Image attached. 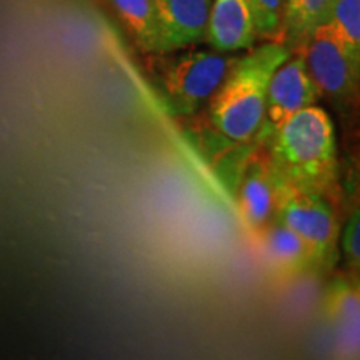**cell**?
Masks as SVG:
<instances>
[{
  "label": "cell",
  "mask_w": 360,
  "mask_h": 360,
  "mask_svg": "<svg viewBox=\"0 0 360 360\" xmlns=\"http://www.w3.org/2000/svg\"><path fill=\"white\" fill-rule=\"evenodd\" d=\"M264 262L277 277L289 278L312 267L307 245L289 227L274 219L257 232Z\"/></svg>",
  "instance_id": "cell-11"
},
{
  "label": "cell",
  "mask_w": 360,
  "mask_h": 360,
  "mask_svg": "<svg viewBox=\"0 0 360 360\" xmlns=\"http://www.w3.org/2000/svg\"><path fill=\"white\" fill-rule=\"evenodd\" d=\"M285 182L326 197L337 184V139L330 117L317 105L297 112L270 134L267 148Z\"/></svg>",
  "instance_id": "cell-1"
},
{
  "label": "cell",
  "mask_w": 360,
  "mask_h": 360,
  "mask_svg": "<svg viewBox=\"0 0 360 360\" xmlns=\"http://www.w3.org/2000/svg\"><path fill=\"white\" fill-rule=\"evenodd\" d=\"M326 315L339 360H359L360 292L359 283L339 277L326 294Z\"/></svg>",
  "instance_id": "cell-9"
},
{
  "label": "cell",
  "mask_w": 360,
  "mask_h": 360,
  "mask_svg": "<svg viewBox=\"0 0 360 360\" xmlns=\"http://www.w3.org/2000/svg\"><path fill=\"white\" fill-rule=\"evenodd\" d=\"M247 4L254 15L257 35L283 44L282 32L285 0H247Z\"/></svg>",
  "instance_id": "cell-15"
},
{
  "label": "cell",
  "mask_w": 360,
  "mask_h": 360,
  "mask_svg": "<svg viewBox=\"0 0 360 360\" xmlns=\"http://www.w3.org/2000/svg\"><path fill=\"white\" fill-rule=\"evenodd\" d=\"M321 97V90L309 75L302 53L294 51L270 77L262 129L265 127V132L270 135L297 112L315 105Z\"/></svg>",
  "instance_id": "cell-6"
},
{
  "label": "cell",
  "mask_w": 360,
  "mask_h": 360,
  "mask_svg": "<svg viewBox=\"0 0 360 360\" xmlns=\"http://www.w3.org/2000/svg\"><path fill=\"white\" fill-rule=\"evenodd\" d=\"M326 22L349 56L360 64V0H332Z\"/></svg>",
  "instance_id": "cell-14"
},
{
  "label": "cell",
  "mask_w": 360,
  "mask_h": 360,
  "mask_svg": "<svg viewBox=\"0 0 360 360\" xmlns=\"http://www.w3.org/2000/svg\"><path fill=\"white\" fill-rule=\"evenodd\" d=\"M292 52L289 45L267 42L236 58L210 98V120L225 139L247 142L262 130L270 77Z\"/></svg>",
  "instance_id": "cell-2"
},
{
  "label": "cell",
  "mask_w": 360,
  "mask_h": 360,
  "mask_svg": "<svg viewBox=\"0 0 360 360\" xmlns=\"http://www.w3.org/2000/svg\"><path fill=\"white\" fill-rule=\"evenodd\" d=\"M276 220L307 245L312 265L328 267L337 260L339 225L326 197L281 180Z\"/></svg>",
  "instance_id": "cell-4"
},
{
  "label": "cell",
  "mask_w": 360,
  "mask_h": 360,
  "mask_svg": "<svg viewBox=\"0 0 360 360\" xmlns=\"http://www.w3.org/2000/svg\"><path fill=\"white\" fill-rule=\"evenodd\" d=\"M109 2L142 52L148 56L162 52L160 27L154 0H109Z\"/></svg>",
  "instance_id": "cell-12"
},
{
  "label": "cell",
  "mask_w": 360,
  "mask_h": 360,
  "mask_svg": "<svg viewBox=\"0 0 360 360\" xmlns=\"http://www.w3.org/2000/svg\"><path fill=\"white\" fill-rule=\"evenodd\" d=\"M302 53L309 75L322 96L347 98L359 82V62H355L332 27L323 22L317 25L297 49Z\"/></svg>",
  "instance_id": "cell-5"
},
{
  "label": "cell",
  "mask_w": 360,
  "mask_h": 360,
  "mask_svg": "<svg viewBox=\"0 0 360 360\" xmlns=\"http://www.w3.org/2000/svg\"><path fill=\"white\" fill-rule=\"evenodd\" d=\"M332 0H285L282 42L297 51L317 25L327 20Z\"/></svg>",
  "instance_id": "cell-13"
},
{
  "label": "cell",
  "mask_w": 360,
  "mask_h": 360,
  "mask_svg": "<svg viewBox=\"0 0 360 360\" xmlns=\"http://www.w3.org/2000/svg\"><path fill=\"white\" fill-rule=\"evenodd\" d=\"M342 250H344L345 257H347L349 264L357 270L360 262V219L359 212H354L352 217L349 219L347 225H345L344 233H342Z\"/></svg>",
  "instance_id": "cell-16"
},
{
  "label": "cell",
  "mask_w": 360,
  "mask_h": 360,
  "mask_svg": "<svg viewBox=\"0 0 360 360\" xmlns=\"http://www.w3.org/2000/svg\"><path fill=\"white\" fill-rule=\"evenodd\" d=\"M281 180L267 150L250 157L242 170L238 179V207L252 231L259 232L276 219Z\"/></svg>",
  "instance_id": "cell-7"
},
{
  "label": "cell",
  "mask_w": 360,
  "mask_h": 360,
  "mask_svg": "<svg viewBox=\"0 0 360 360\" xmlns=\"http://www.w3.org/2000/svg\"><path fill=\"white\" fill-rule=\"evenodd\" d=\"M257 30L247 0H212L205 39L214 51L236 53L252 49Z\"/></svg>",
  "instance_id": "cell-10"
},
{
  "label": "cell",
  "mask_w": 360,
  "mask_h": 360,
  "mask_svg": "<svg viewBox=\"0 0 360 360\" xmlns=\"http://www.w3.org/2000/svg\"><path fill=\"white\" fill-rule=\"evenodd\" d=\"M236 58L231 53L187 47L154 53L150 69L170 105L180 114H191L212 98Z\"/></svg>",
  "instance_id": "cell-3"
},
{
  "label": "cell",
  "mask_w": 360,
  "mask_h": 360,
  "mask_svg": "<svg viewBox=\"0 0 360 360\" xmlns=\"http://www.w3.org/2000/svg\"><path fill=\"white\" fill-rule=\"evenodd\" d=\"M162 52L167 53L205 40L212 0H154Z\"/></svg>",
  "instance_id": "cell-8"
}]
</instances>
